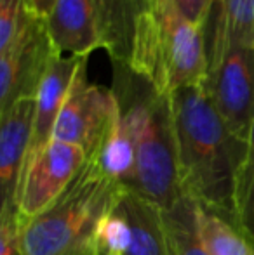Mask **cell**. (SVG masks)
Listing matches in <instances>:
<instances>
[{"mask_svg":"<svg viewBox=\"0 0 254 255\" xmlns=\"http://www.w3.org/2000/svg\"><path fill=\"white\" fill-rule=\"evenodd\" d=\"M183 195L235 222V184L248 142L235 137L204 82L169 94Z\"/></svg>","mask_w":254,"mask_h":255,"instance_id":"6da1fadb","label":"cell"},{"mask_svg":"<svg viewBox=\"0 0 254 255\" xmlns=\"http://www.w3.org/2000/svg\"><path fill=\"white\" fill-rule=\"evenodd\" d=\"M119 66L124 73L115 75L113 92L131 130L136 154L134 177L126 188L166 210L183 196L169 96L157 92L129 66Z\"/></svg>","mask_w":254,"mask_h":255,"instance_id":"7a4b0ae2","label":"cell"},{"mask_svg":"<svg viewBox=\"0 0 254 255\" xmlns=\"http://www.w3.org/2000/svg\"><path fill=\"white\" fill-rule=\"evenodd\" d=\"M129 70L169 96L207 73L206 30L192 24L174 0H148L136 17Z\"/></svg>","mask_w":254,"mask_h":255,"instance_id":"3957f363","label":"cell"},{"mask_svg":"<svg viewBox=\"0 0 254 255\" xmlns=\"http://www.w3.org/2000/svg\"><path fill=\"white\" fill-rule=\"evenodd\" d=\"M122 188L87 160L47 210L21 221L23 255H91L96 224L117 202Z\"/></svg>","mask_w":254,"mask_h":255,"instance_id":"277c9868","label":"cell"},{"mask_svg":"<svg viewBox=\"0 0 254 255\" xmlns=\"http://www.w3.org/2000/svg\"><path fill=\"white\" fill-rule=\"evenodd\" d=\"M204 87L235 137L248 142L254 118V47L211 30Z\"/></svg>","mask_w":254,"mask_h":255,"instance_id":"5b68a950","label":"cell"},{"mask_svg":"<svg viewBox=\"0 0 254 255\" xmlns=\"http://www.w3.org/2000/svg\"><path fill=\"white\" fill-rule=\"evenodd\" d=\"M58 52L45 19L30 9L12 44L0 52V115L19 99L37 96L49 63Z\"/></svg>","mask_w":254,"mask_h":255,"instance_id":"8992f818","label":"cell"},{"mask_svg":"<svg viewBox=\"0 0 254 255\" xmlns=\"http://www.w3.org/2000/svg\"><path fill=\"white\" fill-rule=\"evenodd\" d=\"M117 113L119 99L113 89L89 84L84 64L59 111L52 139L77 146L91 160L98 153Z\"/></svg>","mask_w":254,"mask_h":255,"instance_id":"52a82bcc","label":"cell"},{"mask_svg":"<svg viewBox=\"0 0 254 255\" xmlns=\"http://www.w3.org/2000/svg\"><path fill=\"white\" fill-rule=\"evenodd\" d=\"M87 160V154L80 148L52 139L23 172L17 196L21 221L33 219L47 210L71 184Z\"/></svg>","mask_w":254,"mask_h":255,"instance_id":"ba28073f","label":"cell"},{"mask_svg":"<svg viewBox=\"0 0 254 255\" xmlns=\"http://www.w3.org/2000/svg\"><path fill=\"white\" fill-rule=\"evenodd\" d=\"M35 98L19 99L0 115V198L2 207L17 210L21 175L30 148Z\"/></svg>","mask_w":254,"mask_h":255,"instance_id":"9c48e42d","label":"cell"},{"mask_svg":"<svg viewBox=\"0 0 254 255\" xmlns=\"http://www.w3.org/2000/svg\"><path fill=\"white\" fill-rule=\"evenodd\" d=\"M85 59L87 57L64 56V54L58 52L49 63V68L38 85L37 96H35L33 132H31V141L23 172L52 141V132H54L59 111L66 101V96L73 85L75 77L85 64Z\"/></svg>","mask_w":254,"mask_h":255,"instance_id":"30bf717a","label":"cell"},{"mask_svg":"<svg viewBox=\"0 0 254 255\" xmlns=\"http://www.w3.org/2000/svg\"><path fill=\"white\" fill-rule=\"evenodd\" d=\"M45 26L52 45L61 54L87 57L103 47L92 0H56Z\"/></svg>","mask_w":254,"mask_h":255,"instance_id":"8fae6325","label":"cell"},{"mask_svg":"<svg viewBox=\"0 0 254 255\" xmlns=\"http://www.w3.org/2000/svg\"><path fill=\"white\" fill-rule=\"evenodd\" d=\"M101 45L115 64H129L136 17L141 12L139 0H92Z\"/></svg>","mask_w":254,"mask_h":255,"instance_id":"7c38bea8","label":"cell"},{"mask_svg":"<svg viewBox=\"0 0 254 255\" xmlns=\"http://www.w3.org/2000/svg\"><path fill=\"white\" fill-rule=\"evenodd\" d=\"M120 203L131 224V247L127 255H167L162 208L124 186Z\"/></svg>","mask_w":254,"mask_h":255,"instance_id":"4fadbf2b","label":"cell"},{"mask_svg":"<svg viewBox=\"0 0 254 255\" xmlns=\"http://www.w3.org/2000/svg\"><path fill=\"white\" fill-rule=\"evenodd\" d=\"M197 224L209 255H254V243L227 215L197 203Z\"/></svg>","mask_w":254,"mask_h":255,"instance_id":"5bb4252c","label":"cell"},{"mask_svg":"<svg viewBox=\"0 0 254 255\" xmlns=\"http://www.w3.org/2000/svg\"><path fill=\"white\" fill-rule=\"evenodd\" d=\"M167 255H209L197 224V202L183 195L173 207L162 210Z\"/></svg>","mask_w":254,"mask_h":255,"instance_id":"9a60e30c","label":"cell"},{"mask_svg":"<svg viewBox=\"0 0 254 255\" xmlns=\"http://www.w3.org/2000/svg\"><path fill=\"white\" fill-rule=\"evenodd\" d=\"M209 24L228 40L254 47V0H216Z\"/></svg>","mask_w":254,"mask_h":255,"instance_id":"2e32d148","label":"cell"},{"mask_svg":"<svg viewBox=\"0 0 254 255\" xmlns=\"http://www.w3.org/2000/svg\"><path fill=\"white\" fill-rule=\"evenodd\" d=\"M122 193V189H120ZM117 202L101 215L91 242V255H127L131 247V224L120 203Z\"/></svg>","mask_w":254,"mask_h":255,"instance_id":"e0dca14e","label":"cell"},{"mask_svg":"<svg viewBox=\"0 0 254 255\" xmlns=\"http://www.w3.org/2000/svg\"><path fill=\"white\" fill-rule=\"evenodd\" d=\"M235 224L254 243V118L235 184Z\"/></svg>","mask_w":254,"mask_h":255,"instance_id":"ac0fdd59","label":"cell"},{"mask_svg":"<svg viewBox=\"0 0 254 255\" xmlns=\"http://www.w3.org/2000/svg\"><path fill=\"white\" fill-rule=\"evenodd\" d=\"M28 12L26 0H0V52L9 49Z\"/></svg>","mask_w":254,"mask_h":255,"instance_id":"d6986e66","label":"cell"},{"mask_svg":"<svg viewBox=\"0 0 254 255\" xmlns=\"http://www.w3.org/2000/svg\"><path fill=\"white\" fill-rule=\"evenodd\" d=\"M0 255H23L19 214L7 207H0Z\"/></svg>","mask_w":254,"mask_h":255,"instance_id":"ffe728a7","label":"cell"},{"mask_svg":"<svg viewBox=\"0 0 254 255\" xmlns=\"http://www.w3.org/2000/svg\"><path fill=\"white\" fill-rule=\"evenodd\" d=\"M216 0H174L178 9L192 24L206 30Z\"/></svg>","mask_w":254,"mask_h":255,"instance_id":"44dd1931","label":"cell"},{"mask_svg":"<svg viewBox=\"0 0 254 255\" xmlns=\"http://www.w3.org/2000/svg\"><path fill=\"white\" fill-rule=\"evenodd\" d=\"M28 5H30V9L33 10L37 16L40 17H47L49 12L52 10V7H54L56 0H26Z\"/></svg>","mask_w":254,"mask_h":255,"instance_id":"7402d4cb","label":"cell"},{"mask_svg":"<svg viewBox=\"0 0 254 255\" xmlns=\"http://www.w3.org/2000/svg\"><path fill=\"white\" fill-rule=\"evenodd\" d=\"M139 2H141V3H143V7H145L146 3H148V0H139Z\"/></svg>","mask_w":254,"mask_h":255,"instance_id":"603a6c76","label":"cell"}]
</instances>
